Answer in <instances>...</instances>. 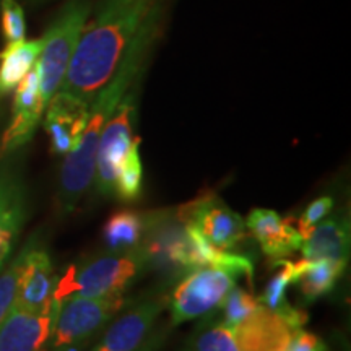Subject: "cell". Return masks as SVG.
Returning a JSON list of instances; mask_svg holds the SVG:
<instances>
[{
	"mask_svg": "<svg viewBox=\"0 0 351 351\" xmlns=\"http://www.w3.org/2000/svg\"><path fill=\"white\" fill-rule=\"evenodd\" d=\"M26 252H28V244L21 249L19 256L13 258L8 269L0 275V326L5 320L7 314L10 313L13 301H15L16 288H19V280L25 265Z\"/></svg>",
	"mask_w": 351,
	"mask_h": 351,
	"instance_id": "25",
	"label": "cell"
},
{
	"mask_svg": "<svg viewBox=\"0 0 351 351\" xmlns=\"http://www.w3.org/2000/svg\"><path fill=\"white\" fill-rule=\"evenodd\" d=\"M127 306L124 295L83 298L70 296L59 302L54 327L49 339L51 350L85 343L99 333Z\"/></svg>",
	"mask_w": 351,
	"mask_h": 351,
	"instance_id": "5",
	"label": "cell"
},
{
	"mask_svg": "<svg viewBox=\"0 0 351 351\" xmlns=\"http://www.w3.org/2000/svg\"><path fill=\"white\" fill-rule=\"evenodd\" d=\"M148 262L142 249L104 254L86 257L82 263H73L57 278L52 301L60 302L70 296L101 298L124 295L143 271Z\"/></svg>",
	"mask_w": 351,
	"mask_h": 351,
	"instance_id": "3",
	"label": "cell"
},
{
	"mask_svg": "<svg viewBox=\"0 0 351 351\" xmlns=\"http://www.w3.org/2000/svg\"><path fill=\"white\" fill-rule=\"evenodd\" d=\"M163 13V3L152 12L148 20L127 46L114 75L95 96L80 142L77 148L67 153L60 168L59 192H57V207L60 213L73 212L83 194L93 182L101 132L111 119L127 91L135 86V82L143 75L153 43L160 34Z\"/></svg>",
	"mask_w": 351,
	"mask_h": 351,
	"instance_id": "1",
	"label": "cell"
},
{
	"mask_svg": "<svg viewBox=\"0 0 351 351\" xmlns=\"http://www.w3.org/2000/svg\"><path fill=\"white\" fill-rule=\"evenodd\" d=\"M46 109L44 129L49 135L51 152L54 155H67L80 142L86 127L90 104L64 91H57Z\"/></svg>",
	"mask_w": 351,
	"mask_h": 351,
	"instance_id": "13",
	"label": "cell"
},
{
	"mask_svg": "<svg viewBox=\"0 0 351 351\" xmlns=\"http://www.w3.org/2000/svg\"><path fill=\"white\" fill-rule=\"evenodd\" d=\"M57 278L59 276L54 274L49 254L44 249L36 247L33 241L28 243V252L12 307L34 314L51 311L54 306L52 296H54Z\"/></svg>",
	"mask_w": 351,
	"mask_h": 351,
	"instance_id": "11",
	"label": "cell"
},
{
	"mask_svg": "<svg viewBox=\"0 0 351 351\" xmlns=\"http://www.w3.org/2000/svg\"><path fill=\"white\" fill-rule=\"evenodd\" d=\"M44 108L39 95V77L36 64L16 85L15 99H13L12 124L3 134L0 142V158L23 147L33 138L34 130L41 121Z\"/></svg>",
	"mask_w": 351,
	"mask_h": 351,
	"instance_id": "12",
	"label": "cell"
},
{
	"mask_svg": "<svg viewBox=\"0 0 351 351\" xmlns=\"http://www.w3.org/2000/svg\"><path fill=\"white\" fill-rule=\"evenodd\" d=\"M306 322V313L289 304L280 311L261 304L232 327V335L239 351H287Z\"/></svg>",
	"mask_w": 351,
	"mask_h": 351,
	"instance_id": "7",
	"label": "cell"
},
{
	"mask_svg": "<svg viewBox=\"0 0 351 351\" xmlns=\"http://www.w3.org/2000/svg\"><path fill=\"white\" fill-rule=\"evenodd\" d=\"M28 2H46V0H28Z\"/></svg>",
	"mask_w": 351,
	"mask_h": 351,
	"instance_id": "29",
	"label": "cell"
},
{
	"mask_svg": "<svg viewBox=\"0 0 351 351\" xmlns=\"http://www.w3.org/2000/svg\"><path fill=\"white\" fill-rule=\"evenodd\" d=\"M333 208V199L332 197H319L313 204H309L304 212H302L300 221H298V231L301 232V236H304L311 228L317 225L319 221H322Z\"/></svg>",
	"mask_w": 351,
	"mask_h": 351,
	"instance_id": "27",
	"label": "cell"
},
{
	"mask_svg": "<svg viewBox=\"0 0 351 351\" xmlns=\"http://www.w3.org/2000/svg\"><path fill=\"white\" fill-rule=\"evenodd\" d=\"M43 47V39L8 43L0 52V96L15 90L16 85L36 64Z\"/></svg>",
	"mask_w": 351,
	"mask_h": 351,
	"instance_id": "19",
	"label": "cell"
},
{
	"mask_svg": "<svg viewBox=\"0 0 351 351\" xmlns=\"http://www.w3.org/2000/svg\"><path fill=\"white\" fill-rule=\"evenodd\" d=\"M187 351H239L232 328L221 322V319H210L197 328L189 341Z\"/></svg>",
	"mask_w": 351,
	"mask_h": 351,
	"instance_id": "22",
	"label": "cell"
},
{
	"mask_svg": "<svg viewBox=\"0 0 351 351\" xmlns=\"http://www.w3.org/2000/svg\"><path fill=\"white\" fill-rule=\"evenodd\" d=\"M2 33L8 43L25 39V13L16 0H2Z\"/></svg>",
	"mask_w": 351,
	"mask_h": 351,
	"instance_id": "26",
	"label": "cell"
},
{
	"mask_svg": "<svg viewBox=\"0 0 351 351\" xmlns=\"http://www.w3.org/2000/svg\"><path fill=\"white\" fill-rule=\"evenodd\" d=\"M161 3L163 0H101L88 16L59 91L91 106L116 72L127 46Z\"/></svg>",
	"mask_w": 351,
	"mask_h": 351,
	"instance_id": "2",
	"label": "cell"
},
{
	"mask_svg": "<svg viewBox=\"0 0 351 351\" xmlns=\"http://www.w3.org/2000/svg\"><path fill=\"white\" fill-rule=\"evenodd\" d=\"M91 15L88 0H72L60 10L43 39V47L36 60L39 95L44 108L62 86L77 43Z\"/></svg>",
	"mask_w": 351,
	"mask_h": 351,
	"instance_id": "4",
	"label": "cell"
},
{
	"mask_svg": "<svg viewBox=\"0 0 351 351\" xmlns=\"http://www.w3.org/2000/svg\"><path fill=\"white\" fill-rule=\"evenodd\" d=\"M57 309L59 302L41 314L12 307L0 326V351H46Z\"/></svg>",
	"mask_w": 351,
	"mask_h": 351,
	"instance_id": "14",
	"label": "cell"
},
{
	"mask_svg": "<svg viewBox=\"0 0 351 351\" xmlns=\"http://www.w3.org/2000/svg\"><path fill=\"white\" fill-rule=\"evenodd\" d=\"M261 306V301L256 298L252 293L245 291V289L241 288H232L230 293H228L225 300L221 302V322L232 328L238 326L241 320H244L247 315H251L257 307Z\"/></svg>",
	"mask_w": 351,
	"mask_h": 351,
	"instance_id": "24",
	"label": "cell"
},
{
	"mask_svg": "<svg viewBox=\"0 0 351 351\" xmlns=\"http://www.w3.org/2000/svg\"><path fill=\"white\" fill-rule=\"evenodd\" d=\"M239 276L244 275L226 267H199L189 271L168 300L171 324L179 326L218 309Z\"/></svg>",
	"mask_w": 351,
	"mask_h": 351,
	"instance_id": "6",
	"label": "cell"
},
{
	"mask_svg": "<svg viewBox=\"0 0 351 351\" xmlns=\"http://www.w3.org/2000/svg\"><path fill=\"white\" fill-rule=\"evenodd\" d=\"M26 218L23 184L12 171H0V267L10 254Z\"/></svg>",
	"mask_w": 351,
	"mask_h": 351,
	"instance_id": "17",
	"label": "cell"
},
{
	"mask_svg": "<svg viewBox=\"0 0 351 351\" xmlns=\"http://www.w3.org/2000/svg\"><path fill=\"white\" fill-rule=\"evenodd\" d=\"M346 269L345 261H332V258H317V261L298 262V278L302 300L311 302L335 287L340 276Z\"/></svg>",
	"mask_w": 351,
	"mask_h": 351,
	"instance_id": "18",
	"label": "cell"
},
{
	"mask_svg": "<svg viewBox=\"0 0 351 351\" xmlns=\"http://www.w3.org/2000/svg\"><path fill=\"white\" fill-rule=\"evenodd\" d=\"M300 251L307 261L332 258L348 262L350 221L345 213L327 218L319 226H313L302 236Z\"/></svg>",
	"mask_w": 351,
	"mask_h": 351,
	"instance_id": "16",
	"label": "cell"
},
{
	"mask_svg": "<svg viewBox=\"0 0 351 351\" xmlns=\"http://www.w3.org/2000/svg\"><path fill=\"white\" fill-rule=\"evenodd\" d=\"M163 332H156V333H152L150 339H148L145 343L140 346L137 351H160L161 345H163Z\"/></svg>",
	"mask_w": 351,
	"mask_h": 351,
	"instance_id": "28",
	"label": "cell"
},
{
	"mask_svg": "<svg viewBox=\"0 0 351 351\" xmlns=\"http://www.w3.org/2000/svg\"><path fill=\"white\" fill-rule=\"evenodd\" d=\"M182 225L194 226L215 247L231 251L247 236L245 223L217 195H202L176 210Z\"/></svg>",
	"mask_w": 351,
	"mask_h": 351,
	"instance_id": "9",
	"label": "cell"
},
{
	"mask_svg": "<svg viewBox=\"0 0 351 351\" xmlns=\"http://www.w3.org/2000/svg\"><path fill=\"white\" fill-rule=\"evenodd\" d=\"M275 267H278V271L271 276L270 282L267 283L265 291L258 298L262 306L269 307V309L280 311L285 306H288L287 302V289L289 285L296 283L298 278V262H289L278 258V261H271Z\"/></svg>",
	"mask_w": 351,
	"mask_h": 351,
	"instance_id": "23",
	"label": "cell"
},
{
	"mask_svg": "<svg viewBox=\"0 0 351 351\" xmlns=\"http://www.w3.org/2000/svg\"><path fill=\"white\" fill-rule=\"evenodd\" d=\"M145 215L137 212H117L104 225L103 238L109 251L125 252L138 249L143 239Z\"/></svg>",
	"mask_w": 351,
	"mask_h": 351,
	"instance_id": "20",
	"label": "cell"
},
{
	"mask_svg": "<svg viewBox=\"0 0 351 351\" xmlns=\"http://www.w3.org/2000/svg\"><path fill=\"white\" fill-rule=\"evenodd\" d=\"M245 228H249L262 252L271 261L285 258L301 249L302 236L291 225V218H280L274 210L254 208L245 219Z\"/></svg>",
	"mask_w": 351,
	"mask_h": 351,
	"instance_id": "15",
	"label": "cell"
},
{
	"mask_svg": "<svg viewBox=\"0 0 351 351\" xmlns=\"http://www.w3.org/2000/svg\"><path fill=\"white\" fill-rule=\"evenodd\" d=\"M135 116H137L135 86H132L99 135L93 176V181L96 182V189H98L99 194L106 197L114 195L117 171H119L122 160H124L125 153L129 152L135 138Z\"/></svg>",
	"mask_w": 351,
	"mask_h": 351,
	"instance_id": "8",
	"label": "cell"
},
{
	"mask_svg": "<svg viewBox=\"0 0 351 351\" xmlns=\"http://www.w3.org/2000/svg\"><path fill=\"white\" fill-rule=\"evenodd\" d=\"M166 304L168 298L161 293L148 295L130 304L124 314L111 320V326L91 351H137L150 339L153 327Z\"/></svg>",
	"mask_w": 351,
	"mask_h": 351,
	"instance_id": "10",
	"label": "cell"
},
{
	"mask_svg": "<svg viewBox=\"0 0 351 351\" xmlns=\"http://www.w3.org/2000/svg\"><path fill=\"white\" fill-rule=\"evenodd\" d=\"M140 142H142L140 137L134 138L116 176L114 195H117L124 202L137 200L140 192H142L143 166L142 158H140Z\"/></svg>",
	"mask_w": 351,
	"mask_h": 351,
	"instance_id": "21",
	"label": "cell"
}]
</instances>
